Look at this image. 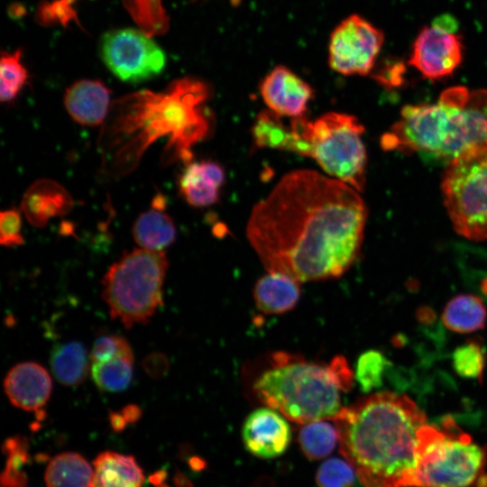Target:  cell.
<instances>
[{
  "label": "cell",
  "mask_w": 487,
  "mask_h": 487,
  "mask_svg": "<svg viewBox=\"0 0 487 487\" xmlns=\"http://www.w3.org/2000/svg\"><path fill=\"white\" fill-rule=\"evenodd\" d=\"M252 135L254 143L260 148H271L287 152L295 151V138L291 126H288L281 115L269 110H262L257 115Z\"/></svg>",
  "instance_id": "d4e9b609"
},
{
  "label": "cell",
  "mask_w": 487,
  "mask_h": 487,
  "mask_svg": "<svg viewBox=\"0 0 487 487\" xmlns=\"http://www.w3.org/2000/svg\"><path fill=\"white\" fill-rule=\"evenodd\" d=\"M145 372L153 378L164 376L169 369V362L162 354H152L142 362Z\"/></svg>",
  "instance_id": "d590c367"
},
{
  "label": "cell",
  "mask_w": 487,
  "mask_h": 487,
  "mask_svg": "<svg viewBox=\"0 0 487 487\" xmlns=\"http://www.w3.org/2000/svg\"><path fill=\"white\" fill-rule=\"evenodd\" d=\"M50 364L53 375L61 384L79 385L88 372L87 350L79 342L59 344L51 352Z\"/></svg>",
  "instance_id": "7402d4cb"
},
{
  "label": "cell",
  "mask_w": 487,
  "mask_h": 487,
  "mask_svg": "<svg viewBox=\"0 0 487 487\" xmlns=\"http://www.w3.org/2000/svg\"><path fill=\"white\" fill-rule=\"evenodd\" d=\"M22 220L16 208L4 210L0 214V243L4 246L14 247L24 242L21 234Z\"/></svg>",
  "instance_id": "836d02e7"
},
{
  "label": "cell",
  "mask_w": 487,
  "mask_h": 487,
  "mask_svg": "<svg viewBox=\"0 0 487 487\" xmlns=\"http://www.w3.org/2000/svg\"><path fill=\"white\" fill-rule=\"evenodd\" d=\"M4 448L8 457L1 478L2 487H24L26 477L22 468L27 461L26 441L14 436L5 441Z\"/></svg>",
  "instance_id": "4dcf8cb0"
},
{
  "label": "cell",
  "mask_w": 487,
  "mask_h": 487,
  "mask_svg": "<svg viewBox=\"0 0 487 487\" xmlns=\"http://www.w3.org/2000/svg\"><path fill=\"white\" fill-rule=\"evenodd\" d=\"M22 51H3L0 63V99L14 101L28 79V72L21 62Z\"/></svg>",
  "instance_id": "83f0119b"
},
{
  "label": "cell",
  "mask_w": 487,
  "mask_h": 487,
  "mask_svg": "<svg viewBox=\"0 0 487 487\" xmlns=\"http://www.w3.org/2000/svg\"><path fill=\"white\" fill-rule=\"evenodd\" d=\"M384 150L448 162L487 147V89L452 87L434 104L409 105L383 134Z\"/></svg>",
  "instance_id": "277c9868"
},
{
  "label": "cell",
  "mask_w": 487,
  "mask_h": 487,
  "mask_svg": "<svg viewBox=\"0 0 487 487\" xmlns=\"http://www.w3.org/2000/svg\"><path fill=\"white\" fill-rule=\"evenodd\" d=\"M225 181L223 168L212 161L188 162L179 179L180 194L193 207H207L219 199Z\"/></svg>",
  "instance_id": "ac0fdd59"
},
{
  "label": "cell",
  "mask_w": 487,
  "mask_h": 487,
  "mask_svg": "<svg viewBox=\"0 0 487 487\" xmlns=\"http://www.w3.org/2000/svg\"><path fill=\"white\" fill-rule=\"evenodd\" d=\"M473 487H487V473L480 474L474 481Z\"/></svg>",
  "instance_id": "f35d334b"
},
{
  "label": "cell",
  "mask_w": 487,
  "mask_h": 487,
  "mask_svg": "<svg viewBox=\"0 0 487 487\" xmlns=\"http://www.w3.org/2000/svg\"><path fill=\"white\" fill-rule=\"evenodd\" d=\"M169 266L162 251L143 248L125 253L102 280V296L112 318L126 328L145 324L162 306V286Z\"/></svg>",
  "instance_id": "52a82bcc"
},
{
  "label": "cell",
  "mask_w": 487,
  "mask_h": 487,
  "mask_svg": "<svg viewBox=\"0 0 487 487\" xmlns=\"http://www.w3.org/2000/svg\"><path fill=\"white\" fill-rule=\"evenodd\" d=\"M143 482L142 470L131 455L106 451L94 461L91 487H142Z\"/></svg>",
  "instance_id": "ffe728a7"
},
{
  "label": "cell",
  "mask_w": 487,
  "mask_h": 487,
  "mask_svg": "<svg viewBox=\"0 0 487 487\" xmlns=\"http://www.w3.org/2000/svg\"><path fill=\"white\" fill-rule=\"evenodd\" d=\"M101 59L120 80L140 83L159 75L166 64L163 51L144 32L125 28L106 32Z\"/></svg>",
  "instance_id": "30bf717a"
},
{
  "label": "cell",
  "mask_w": 487,
  "mask_h": 487,
  "mask_svg": "<svg viewBox=\"0 0 487 487\" xmlns=\"http://www.w3.org/2000/svg\"><path fill=\"white\" fill-rule=\"evenodd\" d=\"M355 475L349 463L335 457L319 466L316 479L318 487H353Z\"/></svg>",
  "instance_id": "1f68e13d"
},
{
  "label": "cell",
  "mask_w": 487,
  "mask_h": 487,
  "mask_svg": "<svg viewBox=\"0 0 487 487\" xmlns=\"http://www.w3.org/2000/svg\"><path fill=\"white\" fill-rule=\"evenodd\" d=\"M487 446L473 442L455 420L441 419V427L424 425L418 434V487H467L483 473Z\"/></svg>",
  "instance_id": "ba28073f"
},
{
  "label": "cell",
  "mask_w": 487,
  "mask_h": 487,
  "mask_svg": "<svg viewBox=\"0 0 487 487\" xmlns=\"http://www.w3.org/2000/svg\"><path fill=\"white\" fill-rule=\"evenodd\" d=\"M300 297L299 282L281 273L268 272L253 288L257 308L266 314H282L291 310Z\"/></svg>",
  "instance_id": "d6986e66"
},
{
  "label": "cell",
  "mask_w": 487,
  "mask_h": 487,
  "mask_svg": "<svg viewBox=\"0 0 487 487\" xmlns=\"http://www.w3.org/2000/svg\"><path fill=\"white\" fill-rule=\"evenodd\" d=\"M209 94L205 82L183 78L163 92L141 90L115 101L98 141L104 170L113 177L130 173L144 151L166 136L162 163L190 162L191 147L209 133L205 109Z\"/></svg>",
  "instance_id": "7a4b0ae2"
},
{
  "label": "cell",
  "mask_w": 487,
  "mask_h": 487,
  "mask_svg": "<svg viewBox=\"0 0 487 487\" xmlns=\"http://www.w3.org/2000/svg\"><path fill=\"white\" fill-rule=\"evenodd\" d=\"M366 218L355 188L315 170H297L254 205L246 236L268 272L299 282L333 279L358 257Z\"/></svg>",
  "instance_id": "6da1fadb"
},
{
  "label": "cell",
  "mask_w": 487,
  "mask_h": 487,
  "mask_svg": "<svg viewBox=\"0 0 487 487\" xmlns=\"http://www.w3.org/2000/svg\"><path fill=\"white\" fill-rule=\"evenodd\" d=\"M21 206L31 225L43 227L50 219L68 214L72 208L73 200L60 184L42 179L34 181L28 188Z\"/></svg>",
  "instance_id": "e0dca14e"
},
{
  "label": "cell",
  "mask_w": 487,
  "mask_h": 487,
  "mask_svg": "<svg viewBox=\"0 0 487 487\" xmlns=\"http://www.w3.org/2000/svg\"><path fill=\"white\" fill-rule=\"evenodd\" d=\"M110 90L100 80L82 79L67 88L64 105L75 122L96 126L106 119L110 110Z\"/></svg>",
  "instance_id": "2e32d148"
},
{
  "label": "cell",
  "mask_w": 487,
  "mask_h": 487,
  "mask_svg": "<svg viewBox=\"0 0 487 487\" xmlns=\"http://www.w3.org/2000/svg\"><path fill=\"white\" fill-rule=\"evenodd\" d=\"M339 441L337 428L328 422L317 420L306 424L299 432V442L309 460H319L328 455Z\"/></svg>",
  "instance_id": "484cf974"
},
{
  "label": "cell",
  "mask_w": 487,
  "mask_h": 487,
  "mask_svg": "<svg viewBox=\"0 0 487 487\" xmlns=\"http://www.w3.org/2000/svg\"><path fill=\"white\" fill-rule=\"evenodd\" d=\"M133 235L141 248L161 251L174 242L176 228L169 215L155 208L138 216L133 227Z\"/></svg>",
  "instance_id": "603a6c76"
},
{
  "label": "cell",
  "mask_w": 487,
  "mask_h": 487,
  "mask_svg": "<svg viewBox=\"0 0 487 487\" xmlns=\"http://www.w3.org/2000/svg\"><path fill=\"white\" fill-rule=\"evenodd\" d=\"M233 1H236V0H233Z\"/></svg>",
  "instance_id": "60d3db41"
},
{
  "label": "cell",
  "mask_w": 487,
  "mask_h": 487,
  "mask_svg": "<svg viewBox=\"0 0 487 487\" xmlns=\"http://www.w3.org/2000/svg\"><path fill=\"white\" fill-rule=\"evenodd\" d=\"M93 470L78 454L62 453L51 459L45 472L47 487H91Z\"/></svg>",
  "instance_id": "cb8c5ba5"
},
{
  "label": "cell",
  "mask_w": 487,
  "mask_h": 487,
  "mask_svg": "<svg viewBox=\"0 0 487 487\" xmlns=\"http://www.w3.org/2000/svg\"><path fill=\"white\" fill-rule=\"evenodd\" d=\"M119 356H133V353L127 340L118 335L98 337L90 354L92 363L106 362Z\"/></svg>",
  "instance_id": "d6a6232c"
},
{
  "label": "cell",
  "mask_w": 487,
  "mask_h": 487,
  "mask_svg": "<svg viewBox=\"0 0 487 487\" xmlns=\"http://www.w3.org/2000/svg\"><path fill=\"white\" fill-rule=\"evenodd\" d=\"M482 292L487 296V279H485L481 284Z\"/></svg>",
  "instance_id": "ab89813d"
},
{
  "label": "cell",
  "mask_w": 487,
  "mask_h": 487,
  "mask_svg": "<svg viewBox=\"0 0 487 487\" xmlns=\"http://www.w3.org/2000/svg\"><path fill=\"white\" fill-rule=\"evenodd\" d=\"M110 420H111L112 426L116 430L122 429L127 422L122 413H116V412L110 414Z\"/></svg>",
  "instance_id": "74e56055"
},
{
  "label": "cell",
  "mask_w": 487,
  "mask_h": 487,
  "mask_svg": "<svg viewBox=\"0 0 487 487\" xmlns=\"http://www.w3.org/2000/svg\"><path fill=\"white\" fill-rule=\"evenodd\" d=\"M76 0H56L47 3L40 8L39 16L46 23H60L66 25L71 20H76V13L72 5Z\"/></svg>",
  "instance_id": "e575fe53"
},
{
  "label": "cell",
  "mask_w": 487,
  "mask_h": 487,
  "mask_svg": "<svg viewBox=\"0 0 487 487\" xmlns=\"http://www.w3.org/2000/svg\"><path fill=\"white\" fill-rule=\"evenodd\" d=\"M245 448L261 458H273L282 455L290 439V427L284 416L269 408H259L251 412L243 426Z\"/></svg>",
  "instance_id": "4fadbf2b"
},
{
  "label": "cell",
  "mask_w": 487,
  "mask_h": 487,
  "mask_svg": "<svg viewBox=\"0 0 487 487\" xmlns=\"http://www.w3.org/2000/svg\"><path fill=\"white\" fill-rule=\"evenodd\" d=\"M295 152L314 159L329 176L361 192L365 184L367 155L364 127L354 115L329 112L314 121L302 115L290 124Z\"/></svg>",
  "instance_id": "8992f818"
},
{
  "label": "cell",
  "mask_w": 487,
  "mask_h": 487,
  "mask_svg": "<svg viewBox=\"0 0 487 487\" xmlns=\"http://www.w3.org/2000/svg\"><path fill=\"white\" fill-rule=\"evenodd\" d=\"M260 91L269 109L293 118L304 115L314 95L307 82L284 66L274 68L264 78Z\"/></svg>",
  "instance_id": "5bb4252c"
},
{
  "label": "cell",
  "mask_w": 487,
  "mask_h": 487,
  "mask_svg": "<svg viewBox=\"0 0 487 487\" xmlns=\"http://www.w3.org/2000/svg\"><path fill=\"white\" fill-rule=\"evenodd\" d=\"M4 389L14 406L26 411H40L50 399L52 382L43 366L23 362L7 372Z\"/></svg>",
  "instance_id": "9a60e30c"
},
{
  "label": "cell",
  "mask_w": 487,
  "mask_h": 487,
  "mask_svg": "<svg viewBox=\"0 0 487 487\" xmlns=\"http://www.w3.org/2000/svg\"><path fill=\"white\" fill-rule=\"evenodd\" d=\"M341 454L363 487H418V446L424 412L404 394L379 392L333 418Z\"/></svg>",
  "instance_id": "3957f363"
},
{
  "label": "cell",
  "mask_w": 487,
  "mask_h": 487,
  "mask_svg": "<svg viewBox=\"0 0 487 487\" xmlns=\"http://www.w3.org/2000/svg\"><path fill=\"white\" fill-rule=\"evenodd\" d=\"M452 358L458 375L482 381L486 359L483 347L478 342L470 341L457 347Z\"/></svg>",
  "instance_id": "f1b7e54d"
},
{
  "label": "cell",
  "mask_w": 487,
  "mask_h": 487,
  "mask_svg": "<svg viewBox=\"0 0 487 487\" xmlns=\"http://www.w3.org/2000/svg\"><path fill=\"white\" fill-rule=\"evenodd\" d=\"M271 361V367L253 384L256 396L267 407L299 424L333 418L340 411L341 395L354 381L344 356L317 363L280 352Z\"/></svg>",
  "instance_id": "5b68a950"
},
{
  "label": "cell",
  "mask_w": 487,
  "mask_h": 487,
  "mask_svg": "<svg viewBox=\"0 0 487 487\" xmlns=\"http://www.w3.org/2000/svg\"><path fill=\"white\" fill-rule=\"evenodd\" d=\"M133 370V356H119L106 362L92 363L91 375L100 390L118 392L130 385Z\"/></svg>",
  "instance_id": "4316f807"
},
{
  "label": "cell",
  "mask_w": 487,
  "mask_h": 487,
  "mask_svg": "<svg viewBox=\"0 0 487 487\" xmlns=\"http://www.w3.org/2000/svg\"><path fill=\"white\" fill-rule=\"evenodd\" d=\"M381 31L363 17L353 14L333 31L328 48L331 69L340 74L367 75L383 44Z\"/></svg>",
  "instance_id": "7c38bea8"
},
{
  "label": "cell",
  "mask_w": 487,
  "mask_h": 487,
  "mask_svg": "<svg viewBox=\"0 0 487 487\" xmlns=\"http://www.w3.org/2000/svg\"><path fill=\"white\" fill-rule=\"evenodd\" d=\"M441 192L455 232L469 240L487 241V147L448 162Z\"/></svg>",
  "instance_id": "9c48e42d"
},
{
  "label": "cell",
  "mask_w": 487,
  "mask_h": 487,
  "mask_svg": "<svg viewBox=\"0 0 487 487\" xmlns=\"http://www.w3.org/2000/svg\"><path fill=\"white\" fill-rule=\"evenodd\" d=\"M122 414L127 422H134L140 418L141 409L138 406L130 404L123 409Z\"/></svg>",
  "instance_id": "8d00e7d4"
},
{
  "label": "cell",
  "mask_w": 487,
  "mask_h": 487,
  "mask_svg": "<svg viewBox=\"0 0 487 487\" xmlns=\"http://www.w3.org/2000/svg\"><path fill=\"white\" fill-rule=\"evenodd\" d=\"M389 362L376 350L363 353L356 363L355 378L361 390L369 392L382 384L384 371Z\"/></svg>",
  "instance_id": "f546056e"
},
{
  "label": "cell",
  "mask_w": 487,
  "mask_h": 487,
  "mask_svg": "<svg viewBox=\"0 0 487 487\" xmlns=\"http://www.w3.org/2000/svg\"><path fill=\"white\" fill-rule=\"evenodd\" d=\"M487 320V309L482 299L473 294H460L446 305L442 322L450 331L471 333L482 329Z\"/></svg>",
  "instance_id": "44dd1931"
},
{
  "label": "cell",
  "mask_w": 487,
  "mask_h": 487,
  "mask_svg": "<svg viewBox=\"0 0 487 487\" xmlns=\"http://www.w3.org/2000/svg\"><path fill=\"white\" fill-rule=\"evenodd\" d=\"M463 52L457 22L450 14H442L419 32L409 64L426 78L438 80L456 70Z\"/></svg>",
  "instance_id": "8fae6325"
}]
</instances>
